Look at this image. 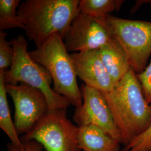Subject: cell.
<instances>
[{
  "label": "cell",
  "mask_w": 151,
  "mask_h": 151,
  "mask_svg": "<svg viewBox=\"0 0 151 151\" xmlns=\"http://www.w3.org/2000/svg\"><path fill=\"white\" fill-rule=\"evenodd\" d=\"M102 93L124 147L151 127V105L147 102L140 82L132 69L111 91Z\"/></svg>",
  "instance_id": "cell-1"
},
{
  "label": "cell",
  "mask_w": 151,
  "mask_h": 151,
  "mask_svg": "<svg viewBox=\"0 0 151 151\" xmlns=\"http://www.w3.org/2000/svg\"><path fill=\"white\" fill-rule=\"evenodd\" d=\"M79 0H26L18 8L26 35L37 48L52 35L63 38L79 12Z\"/></svg>",
  "instance_id": "cell-2"
},
{
  "label": "cell",
  "mask_w": 151,
  "mask_h": 151,
  "mask_svg": "<svg viewBox=\"0 0 151 151\" xmlns=\"http://www.w3.org/2000/svg\"><path fill=\"white\" fill-rule=\"evenodd\" d=\"M33 60L43 65L52 76L53 90L66 97L76 108L82 105L81 90L70 54L58 33L52 35L42 45L29 52Z\"/></svg>",
  "instance_id": "cell-3"
},
{
  "label": "cell",
  "mask_w": 151,
  "mask_h": 151,
  "mask_svg": "<svg viewBox=\"0 0 151 151\" xmlns=\"http://www.w3.org/2000/svg\"><path fill=\"white\" fill-rule=\"evenodd\" d=\"M14 57L10 68L4 73L6 85L25 83L42 92L47 100L49 110L65 109L70 104L68 99L54 92L50 87L52 76L44 67L32 59L27 51V41L20 35L10 41Z\"/></svg>",
  "instance_id": "cell-4"
},
{
  "label": "cell",
  "mask_w": 151,
  "mask_h": 151,
  "mask_svg": "<svg viewBox=\"0 0 151 151\" xmlns=\"http://www.w3.org/2000/svg\"><path fill=\"white\" fill-rule=\"evenodd\" d=\"M78 129L67 118L65 109L49 110L20 139L35 140L47 151H81L77 139Z\"/></svg>",
  "instance_id": "cell-5"
},
{
  "label": "cell",
  "mask_w": 151,
  "mask_h": 151,
  "mask_svg": "<svg viewBox=\"0 0 151 151\" xmlns=\"http://www.w3.org/2000/svg\"><path fill=\"white\" fill-rule=\"evenodd\" d=\"M104 18L124 49L131 69L139 74L145 70L151 54V22L127 20L111 15Z\"/></svg>",
  "instance_id": "cell-6"
},
{
  "label": "cell",
  "mask_w": 151,
  "mask_h": 151,
  "mask_svg": "<svg viewBox=\"0 0 151 151\" xmlns=\"http://www.w3.org/2000/svg\"><path fill=\"white\" fill-rule=\"evenodd\" d=\"M114 38L104 17L96 18L78 12L62 38L68 52L100 49Z\"/></svg>",
  "instance_id": "cell-7"
},
{
  "label": "cell",
  "mask_w": 151,
  "mask_h": 151,
  "mask_svg": "<svg viewBox=\"0 0 151 151\" xmlns=\"http://www.w3.org/2000/svg\"><path fill=\"white\" fill-rule=\"evenodd\" d=\"M15 106L14 124L18 135L30 132L49 110L43 93L25 83L6 85Z\"/></svg>",
  "instance_id": "cell-8"
},
{
  "label": "cell",
  "mask_w": 151,
  "mask_h": 151,
  "mask_svg": "<svg viewBox=\"0 0 151 151\" xmlns=\"http://www.w3.org/2000/svg\"><path fill=\"white\" fill-rule=\"evenodd\" d=\"M82 105L76 108L73 120L79 128L93 125L122 143L120 133L103 93L85 84L81 86Z\"/></svg>",
  "instance_id": "cell-9"
},
{
  "label": "cell",
  "mask_w": 151,
  "mask_h": 151,
  "mask_svg": "<svg viewBox=\"0 0 151 151\" xmlns=\"http://www.w3.org/2000/svg\"><path fill=\"white\" fill-rule=\"evenodd\" d=\"M77 76L85 84L102 93L111 91L114 84L101 59L99 49L70 54Z\"/></svg>",
  "instance_id": "cell-10"
},
{
  "label": "cell",
  "mask_w": 151,
  "mask_h": 151,
  "mask_svg": "<svg viewBox=\"0 0 151 151\" xmlns=\"http://www.w3.org/2000/svg\"><path fill=\"white\" fill-rule=\"evenodd\" d=\"M99 50L103 64L115 85L131 69L128 56L115 37Z\"/></svg>",
  "instance_id": "cell-11"
},
{
  "label": "cell",
  "mask_w": 151,
  "mask_h": 151,
  "mask_svg": "<svg viewBox=\"0 0 151 151\" xmlns=\"http://www.w3.org/2000/svg\"><path fill=\"white\" fill-rule=\"evenodd\" d=\"M78 144L83 151H119L120 143L96 126L79 128Z\"/></svg>",
  "instance_id": "cell-12"
},
{
  "label": "cell",
  "mask_w": 151,
  "mask_h": 151,
  "mask_svg": "<svg viewBox=\"0 0 151 151\" xmlns=\"http://www.w3.org/2000/svg\"><path fill=\"white\" fill-rule=\"evenodd\" d=\"M0 128L9 137L11 143L15 146H22V140L19 137L14 123L11 119L7 99L4 73L2 72H0Z\"/></svg>",
  "instance_id": "cell-13"
},
{
  "label": "cell",
  "mask_w": 151,
  "mask_h": 151,
  "mask_svg": "<svg viewBox=\"0 0 151 151\" xmlns=\"http://www.w3.org/2000/svg\"><path fill=\"white\" fill-rule=\"evenodd\" d=\"M124 2L123 0H81L78 11L88 16L101 18L112 12L119 11Z\"/></svg>",
  "instance_id": "cell-14"
},
{
  "label": "cell",
  "mask_w": 151,
  "mask_h": 151,
  "mask_svg": "<svg viewBox=\"0 0 151 151\" xmlns=\"http://www.w3.org/2000/svg\"><path fill=\"white\" fill-rule=\"evenodd\" d=\"M20 0L0 1V30L14 28L25 30V26L18 15L16 9L20 6Z\"/></svg>",
  "instance_id": "cell-15"
},
{
  "label": "cell",
  "mask_w": 151,
  "mask_h": 151,
  "mask_svg": "<svg viewBox=\"0 0 151 151\" xmlns=\"http://www.w3.org/2000/svg\"><path fill=\"white\" fill-rule=\"evenodd\" d=\"M7 34L0 32V72L5 73L10 68L14 57V49L11 42L6 39Z\"/></svg>",
  "instance_id": "cell-16"
},
{
  "label": "cell",
  "mask_w": 151,
  "mask_h": 151,
  "mask_svg": "<svg viewBox=\"0 0 151 151\" xmlns=\"http://www.w3.org/2000/svg\"><path fill=\"white\" fill-rule=\"evenodd\" d=\"M122 151H151V127L143 134L124 147Z\"/></svg>",
  "instance_id": "cell-17"
},
{
  "label": "cell",
  "mask_w": 151,
  "mask_h": 151,
  "mask_svg": "<svg viewBox=\"0 0 151 151\" xmlns=\"http://www.w3.org/2000/svg\"><path fill=\"white\" fill-rule=\"evenodd\" d=\"M136 75L140 82L147 102L151 105V62L145 70Z\"/></svg>",
  "instance_id": "cell-18"
},
{
  "label": "cell",
  "mask_w": 151,
  "mask_h": 151,
  "mask_svg": "<svg viewBox=\"0 0 151 151\" xmlns=\"http://www.w3.org/2000/svg\"><path fill=\"white\" fill-rule=\"evenodd\" d=\"M22 146H17L9 143L7 145V151H43V147L40 143L35 140L22 141Z\"/></svg>",
  "instance_id": "cell-19"
}]
</instances>
